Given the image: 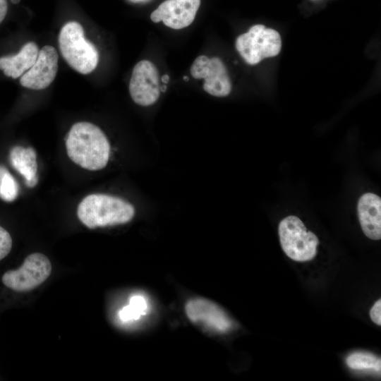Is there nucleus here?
Returning <instances> with one entry per match:
<instances>
[{
  "mask_svg": "<svg viewBox=\"0 0 381 381\" xmlns=\"http://www.w3.org/2000/svg\"><path fill=\"white\" fill-rule=\"evenodd\" d=\"M68 157L80 167L98 171L109 159L110 145L104 133L96 125L80 121L74 123L66 140Z\"/></svg>",
  "mask_w": 381,
  "mask_h": 381,
  "instance_id": "f257e3e1",
  "label": "nucleus"
},
{
  "mask_svg": "<svg viewBox=\"0 0 381 381\" xmlns=\"http://www.w3.org/2000/svg\"><path fill=\"white\" fill-rule=\"evenodd\" d=\"M77 215L87 228L95 229L129 222L135 215V208L121 198L93 193L85 197L79 203Z\"/></svg>",
  "mask_w": 381,
  "mask_h": 381,
  "instance_id": "f03ea898",
  "label": "nucleus"
},
{
  "mask_svg": "<svg viewBox=\"0 0 381 381\" xmlns=\"http://www.w3.org/2000/svg\"><path fill=\"white\" fill-rule=\"evenodd\" d=\"M59 47L67 64L81 74H89L97 67L99 54L85 40L82 25L75 21L66 23L59 35Z\"/></svg>",
  "mask_w": 381,
  "mask_h": 381,
  "instance_id": "7ed1b4c3",
  "label": "nucleus"
},
{
  "mask_svg": "<svg viewBox=\"0 0 381 381\" xmlns=\"http://www.w3.org/2000/svg\"><path fill=\"white\" fill-rule=\"evenodd\" d=\"M278 233L282 248L291 260L306 262L315 257L319 240L298 217L290 215L283 219Z\"/></svg>",
  "mask_w": 381,
  "mask_h": 381,
  "instance_id": "20e7f679",
  "label": "nucleus"
},
{
  "mask_svg": "<svg viewBox=\"0 0 381 381\" xmlns=\"http://www.w3.org/2000/svg\"><path fill=\"white\" fill-rule=\"evenodd\" d=\"M235 45L247 64L255 65L265 59L277 56L282 49V39L277 30L258 24L240 35Z\"/></svg>",
  "mask_w": 381,
  "mask_h": 381,
  "instance_id": "39448f33",
  "label": "nucleus"
},
{
  "mask_svg": "<svg viewBox=\"0 0 381 381\" xmlns=\"http://www.w3.org/2000/svg\"><path fill=\"white\" fill-rule=\"evenodd\" d=\"M52 263L42 253L29 255L20 267L8 270L2 276L3 284L16 291H29L42 284L51 274Z\"/></svg>",
  "mask_w": 381,
  "mask_h": 381,
  "instance_id": "423d86ee",
  "label": "nucleus"
},
{
  "mask_svg": "<svg viewBox=\"0 0 381 381\" xmlns=\"http://www.w3.org/2000/svg\"><path fill=\"white\" fill-rule=\"evenodd\" d=\"M185 313L188 320L212 333L224 334L234 327V322L219 305L202 298H190L185 304Z\"/></svg>",
  "mask_w": 381,
  "mask_h": 381,
  "instance_id": "0eeeda50",
  "label": "nucleus"
},
{
  "mask_svg": "<svg viewBox=\"0 0 381 381\" xmlns=\"http://www.w3.org/2000/svg\"><path fill=\"white\" fill-rule=\"evenodd\" d=\"M190 74L195 79L203 78L204 90L212 96L226 97L231 91L227 70L218 57L198 56L191 65Z\"/></svg>",
  "mask_w": 381,
  "mask_h": 381,
  "instance_id": "6e6552de",
  "label": "nucleus"
},
{
  "mask_svg": "<svg viewBox=\"0 0 381 381\" xmlns=\"http://www.w3.org/2000/svg\"><path fill=\"white\" fill-rule=\"evenodd\" d=\"M133 101L138 105L148 107L155 104L160 95L159 73L153 63L142 60L134 66L129 83Z\"/></svg>",
  "mask_w": 381,
  "mask_h": 381,
  "instance_id": "1a4fd4ad",
  "label": "nucleus"
},
{
  "mask_svg": "<svg viewBox=\"0 0 381 381\" xmlns=\"http://www.w3.org/2000/svg\"><path fill=\"white\" fill-rule=\"evenodd\" d=\"M59 56L56 49L50 45L43 47L38 53L33 66L20 78L22 86L35 90L49 87L58 71Z\"/></svg>",
  "mask_w": 381,
  "mask_h": 381,
  "instance_id": "9d476101",
  "label": "nucleus"
},
{
  "mask_svg": "<svg viewBox=\"0 0 381 381\" xmlns=\"http://www.w3.org/2000/svg\"><path fill=\"white\" fill-rule=\"evenodd\" d=\"M200 5V0H166L152 12L150 18L174 30L183 29L193 23Z\"/></svg>",
  "mask_w": 381,
  "mask_h": 381,
  "instance_id": "9b49d317",
  "label": "nucleus"
},
{
  "mask_svg": "<svg viewBox=\"0 0 381 381\" xmlns=\"http://www.w3.org/2000/svg\"><path fill=\"white\" fill-rule=\"evenodd\" d=\"M357 211L361 227L364 234L372 240L381 238V198L366 193L358 202Z\"/></svg>",
  "mask_w": 381,
  "mask_h": 381,
  "instance_id": "f8f14e48",
  "label": "nucleus"
},
{
  "mask_svg": "<svg viewBox=\"0 0 381 381\" xmlns=\"http://www.w3.org/2000/svg\"><path fill=\"white\" fill-rule=\"evenodd\" d=\"M39 48L33 42L24 44L15 55L0 57V70L4 75L16 79L28 71L37 60Z\"/></svg>",
  "mask_w": 381,
  "mask_h": 381,
  "instance_id": "ddd939ff",
  "label": "nucleus"
},
{
  "mask_svg": "<svg viewBox=\"0 0 381 381\" xmlns=\"http://www.w3.org/2000/svg\"><path fill=\"white\" fill-rule=\"evenodd\" d=\"M9 160L13 169L23 176L28 188L37 184V154L32 147H13L9 152Z\"/></svg>",
  "mask_w": 381,
  "mask_h": 381,
  "instance_id": "4468645a",
  "label": "nucleus"
},
{
  "mask_svg": "<svg viewBox=\"0 0 381 381\" xmlns=\"http://www.w3.org/2000/svg\"><path fill=\"white\" fill-rule=\"evenodd\" d=\"M346 363L353 370H373L380 372L381 369L380 358L368 352H353L347 356Z\"/></svg>",
  "mask_w": 381,
  "mask_h": 381,
  "instance_id": "2eb2a0df",
  "label": "nucleus"
},
{
  "mask_svg": "<svg viewBox=\"0 0 381 381\" xmlns=\"http://www.w3.org/2000/svg\"><path fill=\"white\" fill-rule=\"evenodd\" d=\"M19 193V186L11 174L0 164V198L6 202L15 200Z\"/></svg>",
  "mask_w": 381,
  "mask_h": 381,
  "instance_id": "dca6fc26",
  "label": "nucleus"
},
{
  "mask_svg": "<svg viewBox=\"0 0 381 381\" xmlns=\"http://www.w3.org/2000/svg\"><path fill=\"white\" fill-rule=\"evenodd\" d=\"M146 308L145 299L140 296H134L130 299L129 304L120 311L119 317L123 322L137 320L145 314Z\"/></svg>",
  "mask_w": 381,
  "mask_h": 381,
  "instance_id": "f3484780",
  "label": "nucleus"
},
{
  "mask_svg": "<svg viewBox=\"0 0 381 381\" xmlns=\"http://www.w3.org/2000/svg\"><path fill=\"white\" fill-rule=\"evenodd\" d=\"M12 244L13 241L10 234L0 226V260L10 253Z\"/></svg>",
  "mask_w": 381,
  "mask_h": 381,
  "instance_id": "a211bd4d",
  "label": "nucleus"
},
{
  "mask_svg": "<svg viewBox=\"0 0 381 381\" xmlns=\"http://www.w3.org/2000/svg\"><path fill=\"white\" fill-rule=\"evenodd\" d=\"M371 320L377 325H381V300H377L370 310Z\"/></svg>",
  "mask_w": 381,
  "mask_h": 381,
  "instance_id": "6ab92c4d",
  "label": "nucleus"
},
{
  "mask_svg": "<svg viewBox=\"0 0 381 381\" xmlns=\"http://www.w3.org/2000/svg\"><path fill=\"white\" fill-rule=\"evenodd\" d=\"M8 10L6 0H0V24L5 18Z\"/></svg>",
  "mask_w": 381,
  "mask_h": 381,
  "instance_id": "aec40b11",
  "label": "nucleus"
},
{
  "mask_svg": "<svg viewBox=\"0 0 381 381\" xmlns=\"http://www.w3.org/2000/svg\"><path fill=\"white\" fill-rule=\"evenodd\" d=\"M169 77L168 75L165 74L162 77V80L163 83H167L169 82Z\"/></svg>",
  "mask_w": 381,
  "mask_h": 381,
  "instance_id": "412c9836",
  "label": "nucleus"
},
{
  "mask_svg": "<svg viewBox=\"0 0 381 381\" xmlns=\"http://www.w3.org/2000/svg\"><path fill=\"white\" fill-rule=\"evenodd\" d=\"M167 90V86L164 85L163 87H160V91L165 92Z\"/></svg>",
  "mask_w": 381,
  "mask_h": 381,
  "instance_id": "4be33fe9",
  "label": "nucleus"
},
{
  "mask_svg": "<svg viewBox=\"0 0 381 381\" xmlns=\"http://www.w3.org/2000/svg\"><path fill=\"white\" fill-rule=\"evenodd\" d=\"M20 0H11L13 4H18Z\"/></svg>",
  "mask_w": 381,
  "mask_h": 381,
  "instance_id": "5701e85b",
  "label": "nucleus"
},
{
  "mask_svg": "<svg viewBox=\"0 0 381 381\" xmlns=\"http://www.w3.org/2000/svg\"><path fill=\"white\" fill-rule=\"evenodd\" d=\"M183 80H186V81H188L189 80L188 77V76H184L183 77Z\"/></svg>",
  "mask_w": 381,
  "mask_h": 381,
  "instance_id": "b1692460",
  "label": "nucleus"
},
{
  "mask_svg": "<svg viewBox=\"0 0 381 381\" xmlns=\"http://www.w3.org/2000/svg\"><path fill=\"white\" fill-rule=\"evenodd\" d=\"M135 1H141V0H135Z\"/></svg>",
  "mask_w": 381,
  "mask_h": 381,
  "instance_id": "393cba45",
  "label": "nucleus"
}]
</instances>
